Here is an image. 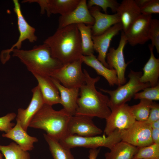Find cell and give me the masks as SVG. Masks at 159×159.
Masks as SVG:
<instances>
[{
    "label": "cell",
    "mask_w": 159,
    "mask_h": 159,
    "mask_svg": "<svg viewBox=\"0 0 159 159\" xmlns=\"http://www.w3.org/2000/svg\"><path fill=\"white\" fill-rule=\"evenodd\" d=\"M44 43L50 48L52 56L63 65L80 59L82 55L80 34L76 24L58 28Z\"/></svg>",
    "instance_id": "obj_1"
},
{
    "label": "cell",
    "mask_w": 159,
    "mask_h": 159,
    "mask_svg": "<svg viewBox=\"0 0 159 159\" xmlns=\"http://www.w3.org/2000/svg\"><path fill=\"white\" fill-rule=\"evenodd\" d=\"M83 71L85 83L80 88V97L77 100L75 115L106 119L110 115L111 110L108 106L109 98L96 88L95 84L100 78L98 76L91 77L85 69Z\"/></svg>",
    "instance_id": "obj_2"
},
{
    "label": "cell",
    "mask_w": 159,
    "mask_h": 159,
    "mask_svg": "<svg viewBox=\"0 0 159 159\" xmlns=\"http://www.w3.org/2000/svg\"><path fill=\"white\" fill-rule=\"evenodd\" d=\"M11 52L12 56L18 58L32 74L50 77L63 66L52 56L50 48L44 43L35 46L30 50L14 48Z\"/></svg>",
    "instance_id": "obj_3"
},
{
    "label": "cell",
    "mask_w": 159,
    "mask_h": 159,
    "mask_svg": "<svg viewBox=\"0 0 159 159\" xmlns=\"http://www.w3.org/2000/svg\"><path fill=\"white\" fill-rule=\"evenodd\" d=\"M64 109L54 110L44 104L32 119L29 127L42 129L50 137L59 141L68 135L67 127L71 117Z\"/></svg>",
    "instance_id": "obj_4"
},
{
    "label": "cell",
    "mask_w": 159,
    "mask_h": 159,
    "mask_svg": "<svg viewBox=\"0 0 159 159\" xmlns=\"http://www.w3.org/2000/svg\"><path fill=\"white\" fill-rule=\"evenodd\" d=\"M142 74L141 72H135L131 70L128 75L129 80L128 82L118 86L115 90L100 89V91L109 95L108 106L111 110L125 104L139 91L150 87L149 83H143L140 82V78Z\"/></svg>",
    "instance_id": "obj_5"
},
{
    "label": "cell",
    "mask_w": 159,
    "mask_h": 159,
    "mask_svg": "<svg viewBox=\"0 0 159 159\" xmlns=\"http://www.w3.org/2000/svg\"><path fill=\"white\" fill-rule=\"evenodd\" d=\"M121 141L120 132L116 130L106 136H94L83 137L77 135H68L59 140L60 143L65 148L70 149L77 147H83L96 149L100 147L110 149L116 143Z\"/></svg>",
    "instance_id": "obj_6"
},
{
    "label": "cell",
    "mask_w": 159,
    "mask_h": 159,
    "mask_svg": "<svg viewBox=\"0 0 159 159\" xmlns=\"http://www.w3.org/2000/svg\"><path fill=\"white\" fill-rule=\"evenodd\" d=\"M82 63L81 58L64 65L50 77L65 87L80 88L85 83V76L82 69Z\"/></svg>",
    "instance_id": "obj_7"
},
{
    "label": "cell",
    "mask_w": 159,
    "mask_h": 159,
    "mask_svg": "<svg viewBox=\"0 0 159 159\" xmlns=\"http://www.w3.org/2000/svg\"><path fill=\"white\" fill-rule=\"evenodd\" d=\"M152 128L145 121H136L129 128L120 131L121 140L140 148L153 143L151 138Z\"/></svg>",
    "instance_id": "obj_8"
},
{
    "label": "cell",
    "mask_w": 159,
    "mask_h": 159,
    "mask_svg": "<svg viewBox=\"0 0 159 159\" xmlns=\"http://www.w3.org/2000/svg\"><path fill=\"white\" fill-rule=\"evenodd\" d=\"M13 2L14 4V10L17 16L19 35L17 41L10 49L2 52L1 58L5 62L9 60V54L13 49H21L22 43L24 40L27 39L30 42L34 43L37 41V39L35 34V29L29 25L24 18L19 1L13 0Z\"/></svg>",
    "instance_id": "obj_9"
},
{
    "label": "cell",
    "mask_w": 159,
    "mask_h": 159,
    "mask_svg": "<svg viewBox=\"0 0 159 159\" xmlns=\"http://www.w3.org/2000/svg\"><path fill=\"white\" fill-rule=\"evenodd\" d=\"M105 134L107 136L116 130H122L130 127L136 121L130 106L125 104L111 110L106 119Z\"/></svg>",
    "instance_id": "obj_10"
},
{
    "label": "cell",
    "mask_w": 159,
    "mask_h": 159,
    "mask_svg": "<svg viewBox=\"0 0 159 159\" xmlns=\"http://www.w3.org/2000/svg\"><path fill=\"white\" fill-rule=\"evenodd\" d=\"M152 15L141 14L124 32L127 43L132 46L143 44L150 39Z\"/></svg>",
    "instance_id": "obj_11"
},
{
    "label": "cell",
    "mask_w": 159,
    "mask_h": 159,
    "mask_svg": "<svg viewBox=\"0 0 159 159\" xmlns=\"http://www.w3.org/2000/svg\"><path fill=\"white\" fill-rule=\"evenodd\" d=\"M127 43L125 37L124 33L122 32L118 47L116 49L114 47L109 48L106 55V62L109 68L114 69L116 72L118 86L124 84L126 82L125 73L126 67L129 62L125 63L123 51Z\"/></svg>",
    "instance_id": "obj_12"
},
{
    "label": "cell",
    "mask_w": 159,
    "mask_h": 159,
    "mask_svg": "<svg viewBox=\"0 0 159 159\" xmlns=\"http://www.w3.org/2000/svg\"><path fill=\"white\" fill-rule=\"evenodd\" d=\"M92 118L83 115L71 116L67 125L68 135L88 137L101 134L102 130L94 124Z\"/></svg>",
    "instance_id": "obj_13"
},
{
    "label": "cell",
    "mask_w": 159,
    "mask_h": 159,
    "mask_svg": "<svg viewBox=\"0 0 159 159\" xmlns=\"http://www.w3.org/2000/svg\"><path fill=\"white\" fill-rule=\"evenodd\" d=\"M80 0H24L23 3H36L40 7V13L46 11L49 17L52 14H59L62 16L68 14L78 6Z\"/></svg>",
    "instance_id": "obj_14"
},
{
    "label": "cell",
    "mask_w": 159,
    "mask_h": 159,
    "mask_svg": "<svg viewBox=\"0 0 159 159\" xmlns=\"http://www.w3.org/2000/svg\"><path fill=\"white\" fill-rule=\"evenodd\" d=\"M58 22V28L81 23L92 26L95 23V19L90 13L86 0H80L73 11L66 15L61 16Z\"/></svg>",
    "instance_id": "obj_15"
},
{
    "label": "cell",
    "mask_w": 159,
    "mask_h": 159,
    "mask_svg": "<svg viewBox=\"0 0 159 159\" xmlns=\"http://www.w3.org/2000/svg\"><path fill=\"white\" fill-rule=\"evenodd\" d=\"M122 30V25L119 23L113 25L100 35L95 36L92 35L94 50L98 53L97 59L108 68L106 61V57L111 41L112 38Z\"/></svg>",
    "instance_id": "obj_16"
},
{
    "label": "cell",
    "mask_w": 159,
    "mask_h": 159,
    "mask_svg": "<svg viewBox=\"0 0 159 159\" xmlns=\"http://www.w3.org/2000/svg\"><path fill=\"white\" fill-rule=\"evenodd\" d=\"M32 96L30 102L25 109L19 108L16 119L19 122L22 128L27 131L32 119L44 104L40 89L38 85L33 88Z\"/></svg>",
    "instance_id": "obj_17"
},
{
    "label": "cell",
    "mask_w": 159,
    "mask_h": 159,
    "mask_svg": "<svg viewBox=\"0 0 159 159\" xmlns=\"http://www.w3.org/2000/svg\"><path fill=\"white\" fill-rule=\"evenodd\" d=\"M95 23L91 27L92 35H100L113 25L120 23L119 16L117 13L113 14L103 13L100 11V7L94 6L89 9Z\"/></svg>",
    "instance_id": "obj_18"
},
{
    "label": "cell",
    "mask_w": 159,
    "mask_h": 159,
    "mask_svg": "<svg viewBox=\"0 0 159 159\" xmlns=\"http://www.w3.org/2000/svg\"><path fill=\"white\" fill-rule=\"evenodd\" d=\"M32 74L38 82L44 104L52 106L61 104L59 92L51 77L36 73Z\"/></svg>",
    "instance_id": "obj_19"
},
{
    "label": "cell",
    "mask_w": 159,
    "mask_h": 159,
    "mask_svg": "<svg viewBox=\"0 0 159 159\" xmlns=\"http://www.w3.org/2000/svg\"><path fill=\"white\" fill-rule=\"evenodd\" d=\"M116 13L119 16L124 32L141 14L140 9L134 0H123L120 4Z\"/></svg>",
    "instance_id": "obj_20"
},
{
    "label": "cell",
    "mask_w": 159,
    "mask_h": 159,
    "mask_svg": "<svg viewBox=\"0 0 159 159\" xmlns=\"http://www.w3.org/2000/svg\"><path fill=\"white\" fill-rule=\"evenodd\" d=\"M51 78L60 94L63 108L71 116L75 115L80 88L65 87L55 79Z\"/></svg>",
    "instance_id": "obj_21"
},
{
    "label": "cell",
    "mask_w": 159,
    "mask_h": 159,
    "mask_svg": "<svg viewBox=\"0 0 159 159\" xmlns=\"http://www.w3.org/2000/svg\"><path fill=\"white\" fill-rule=\"evenodd\" d=\"M2 136L14 140L22 149L26 151L32 150L34 143L38 141L37 138L28 134L18 121H16V124L10 130L3 133Z\"/></svg>",
    "instance_id": "obj_22"
},
{
    "label": "cell",
    "mask_w": 159,
    "mask_h": 159,
    "mask_svg": "<svg viewBox=\"0 0 159 159\" xmlns=\"http://www.w3.org/2000/svg\"><path fill=\"white\" fill-rule=\"evenodd\" d=\"M150 55L148 62L143 68V74L140 77V82L143 83H148L151 87H154L159 83V59L154 55V47L151 44L148 45Z\"/></svg>",
    "instance_id": "obj_23"
},
{
    "label": "cell",
    "mask_w": 159,
    "mask_h": 159,
    "mask_svg": "<svg viewBox=\"0 0 159 159\" xmlns=\"http://www.w3.org/2000/svg\"><path fill=\"white\" fill-rule=\"evenodd\" d=\"M81 59L83 62L93 68L98 75L104 77L110 86H113L115 85H118L116 71L114 69H110L105 67L94 54L87 56L82 55Z\"/></svg>",
    "instance_id": "obj_24"
},
{
    "label": "cell",
    "mask_w": 159,
    "mask_h": 159,
    "mask_svg": "<svg viewBox=\"0 0 159 159\" xmlns=\"http://www.w3.org/2000/svg\"><path fill=\"white\" fill-rule=\"evenodd\" d=\"M139 148L121 141L114 145L105 154V159H132Z\"/></svg>",
    "instance_id": "obj_25"
},
{
    "label": "cell",
    "mask_w": 159,
    "mask_h": 159,
    "mask_svg": "<svg viewBox=\"0 0 159 159\" xmlns=\"http://www.w3.org/2000/svg\"><path fill=\"white\" fill-rule=\"evenodd\" d=\"M43 135L54 159H75L70 149L65 148L60 143L59 141L46 134L44 133Z\"/></svg>",
    "instance_id": "obj_26"
},
{
    "label": "cell",
    "mask_w": 159,
    "mask_h": 159,
    "mask_svg": "<svg viewBox=\"0 0 159 159\" xmlns=\"http://www.w3.org/2000/svg\"><path fill=\"white\" fill-rule=\"evenodd\" d=\"M77 26L80 35L82 55L87 56L94 54V50L92 38V26L83 23L78 24Z\"/></svg>",
    "instance_id": "obj_27"
},
{
    "label": "cell",
    "mask_w": 159,
    "mask_h": 159,
    "mask_svg": "<svg viewBox=\"0 0 159 159\" xmlns=\"http://www.w3.org/2000/svg\"><path fill=\"white\" fill-rule=\"evenodd\" d=\"M0 151L5 159H30L28 151L22 149L16 143L12 142L7 145H0Z\"/></svg>",
    "instance_id": "obj_28"
},
{
    "label": "cell",
    "mask_w": 159,
    "mask_h": 159,
    "mask_svg": "<svg viewBox=\"0 0 159 159\" xmlns=\"http://www.w3.org/2000/svg\"><path fill=\"white\" fill-rule=\"evenodd\" d=\"M153 102L152 101L142 99L138 104L130 106L131 111L136 121H146Z\"/></svg>",
    "instance_id": "obj_29"
},
{
    "label": "cell",
    "mask_w": 159,
    "mask_h": 159,
    "mask_svg": "<svg viewBox=\"0 0 159 159\" xmlns=\"http://www.w3.org/2000/svg\"><path fill=\"white\" fill-rule=\"evenodd\" d=\"M138 158L159 159V144L153 143L139 148L132 159Z\"/></svg>",
    "instance_id": "obj_30"
},
{
    "label": "cell",
    "mask_w": 159,
    "mask_h": 159,
    "mask_svg": "<svg viewBox=\"0 0 159 159\" xmlns=\"http://www.w3.org/2000/svg\"><path fill=\"white\" fill-rule=\"evenodd\" d=\"M143 91L136 93L133 97L135 99H145L153 101L159 100V84L153 87H148Z\"/></svg>",
    "instance_id": "obj_31"
},
{
    "label": "cell",
    "mask_w": 159,
    "mask_h": 159,
    "mask_svg": "<svg viewBox=\"0 0 159 159\" xmlns=\"http://www.w3.org/2000/svg\"><path fill=\"white\" fill-rule=\"evenodd\" d=\"M120 4L115 0H89L87 4L88 9L94 6L101 8L105 14H107V9L110 8L113 12H116Z\"/></svg>",
    "instance_id": "obj_32"
},
{
    "label": "cell",
    "mask_w": 159,
    "mask_h": 159,
    "mask_svg": "<svg viewBox=\"0 0 159 159\" xmlns=\"http://www.w3.org/2000/svg\"><path fill=\"white\" fill-rule=\"evenodd\" d=\"M149 37L151 41V44L155 47L157 53H159V20L157 19H151Z\"/></svg>",
    "instance_id": "obj_33"
},
{
    "label": "cell",
    "mask_w": 159,
    "mask_h": 159,
    "mask_svg": "<svg viewBox=\"0 0 159 159\" xmlns=\"http://www.w3.org/2000/svg\"><path fill=\"white\" fill-rule=\"evenodd\" d=\"M16 115L14 112L9 113L0 117V131L6 133L15 125L11 121L16 118Z\"/></svg>",
    "instance_id": "obj_34"
},
{
    "label": "cell",
    "mask_w": 159,
    "mask_h": 159,
    "mask_svg": "<svg viewBox=\"0 0 159 159\" xmlns=\"http://www.w3.org/2000/svg\"><path fill=\"white\" fill-rule=\"evenodd\" d=\"M141 14L152 15L159 13V0H149L148 2L140 9Z\"/></svg>",
    "instance_id": "obj_35"
},
{
    "label": "cell",
    "mask_w": 159,
    "mask_h": 159,
    "mask_svg": "<svg viewBox=\"0 0 159 159\" xmlns=\"http://www.w3.org/2000/svg\"><path fill=\"white\" fill-rule=\"evenodd\" d=\"M159 120V105L153 102L150 111L149 117L145 121L150 124Z\"/></svg>",
    "instance_id": "obj_36"
},
{
    "label": "cell",
    "mask_w": 159,
    "mask_h": 159,
    "mask_svg": "<svg viewBox=\"0 0 159 159\" xmlns=\"http://www.w3.org/2000/svg\"><path fill=\"white\" fill-rule=\"evenodd\" d=\"M151 138L153 143L159 144V129H152Z\"/></svg>",
    "instance_id": "obj_37"
},
{
    "label": "cell",
    "mask_w": 159,
    "mask_h": 159,
    "mask_svg": "<svg viewBox=\"0 0 159 159\" xmlns=\"http://www.w3.org/2000/svg\"><path fill=\"white\" fill-rule=\"evenodd\" d=\"M100 151V149H90L89 151V159H96Z\"/></svg>",
    "instance_id": "obj_38"
},
{
    "label": "cell",
    "mask_w": 159,
    "mask_h": 159,
    "mask_svg": "<svg viewBox=\"0 0 159 159\" xmlns=\"http://www.w3.org/2000/svg\"><path fill=\"white\" fill-rule=\"evenodd\" d=\"M149 0H135V1L140 9L143 7Z\"/></svg>",
    "instance_id": "obj_39"
},
{
    "label": "cell",
    "mask_w": 159,
    "mask_h": 159,
    "mask_svg": "<svg viewBox=\"0 0 159 159\" xmlns=\"http://www.w3.org/2000/svg\"><path fill=\"white\" fill-rule=\"evenodd\" d=\"M150 125L152 129H159V120L151 123Z\"/></svg>",
    "instance_id": "obj_40"
},
{
    "label": "cell",
    "mask_w": 159,
    "mask_h": 159,
    "mask_svg": "<svg viewBox=\"0 0 159 159\" xmlns=\"http://www.w3.org/2000/svg\"><path fill=\"white\" fill-rule=\"evenodd\" d=\"M3 155L0 151V159H4L3 158Z\"/></svg>",
    "instance_id": "obj_41"
},
{
    "label": "cell",
    "mask_w": 159,
    "mask_h": 159,
    "mask_svg": "<svg viewBox=\"0 0 159 159\" xmlns=\"http://www.w3.org/2000/svg\"><path fill=\"white\" fill-rule=\"evenodd\" d=\"M149 159V158H138V159Z\"/></svg>",
    "instance_id": "obj_42"
}]
</instances>
